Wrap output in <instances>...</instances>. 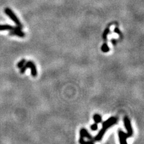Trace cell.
<instances>
[{"mask_svg":"<svg viewBox=\"0 0 144 144\" xmlns=\"http://www.w3.org/2000/svg\"><path fill=\"white\" fill-rule=\"evenodd\" d=\"M4 12L16 24V25L20 27H22V25L21 23H20L19 19H18L17 16H16V14H14L12 10L9 9V8H5L4 9Z\"/></svg>","mask_w":144,"mask_h":144,"instance_id":"cell-2","label":"cell"},{"mask_svg":"<svg viewBox=\"0 0 144 144\" xmlns=\"http://www.w3.org/2000/svg\"><path fill=\"white\" fill-rule=\"evenodd\" d=\"M109 32H110V30L109 28H107L104 30L103 34V38L104 40H107V36H108V35L109 34Z\"/></svg>","mask_w":144,"mask_h":144,"instance_id":"cell-12","label":"cell"},{"mask_svg":"<svg viewBox=\"0 0 144 144\" xmlns=\"http://www.w3.org/2000/svg\"><path fill=\"white\" fill-rule=\"evenodd\" d=\"M26 63V60L25 59H22V60H20L19 63H18L17 67L18 69H20L25 65V64Z\"/></svg>","mask_w":144,"mask_h":144,"instance_id":"cell-13","label":"cell"},{"mask_svg":"<svg viewBox=\"0 0 144 144\" xmlns=\"http://www.w3.org/2000/svg\"><path fill=\"white\" fill-rule=\"evenodd\" d=\"M114 32H116V33H117L119 35H121V32L120 31V30L118 28H115L114 29Z\"/></svg>","mask_w":144,"mask_h":144,"instance_id":"cell-15","label":"cell"},{"mask_svg":"<svg viewBox=\"0 0 144 144\" xmlns=\"http://www.w3.org/2000/svg\"><path fill=\"white\" fill-rule=\"evenodd\" d=\"M117 122V119L115 117H111L103 123V128L108 129Z\"/></svg>","mask_w":144,"mask_h":144,"instance_id":"cell-4","label":"cell"},{"mask_svg":"<svg viewBox=\"0 0 144 144\" xmlns=\"http://www.w3.org/2000/svg\"><path fill=\"white\" fill-rule=\"evenodd\" d=\"M80 132L82 133V134L83 135L84 137H86V138L90 140V141L92 140V136L90 134L89 132H88V131L86 130L85 129H84V128L81 129V130H80Z\"/></svg>","mask_w":144,"mask_h":144,"instance_id":"cell-9","label":"cell"},{"mask_svg":"<svg viewBox=\"0 0 144 144\" xmlns=\"http://www.w3.org/2000/svg\"><path fill=\"white\" fill-rule=\"evenodd\" d=\"M106 131V129L102 128V129L100 130L99 131V132L98 133V134L95 137V138H94V141H100L102 139L103 137V136L104 135V133H105Z\"/></svg>","mask_w":144,"mask_h":144,"instance_id":"cell-8","label":"cell"},{"mask_svg":"<svg viewBox=\"0 0 144 144\" xmlns=\"http://www.w3.org/2000/svg\"><path fill=\"white\" fill-rule=\"evenodd\" d=\"M101 49H102V52H103L104 53L108 52L110 50L109 47L108 46V45H107L106 43H104L103 44V45L102 46V48H101Z\"/></svg>","mask_w":144,"mask_h":144,"instance_id":"cell-11","label":"cell"},{"mask_svg":"<svg viewBox=\"0 0 144 144\" xmlns=\"http://www.w3.org/2000/svg\"><path fill=\"white\" fill-rule=\"evenodd\" d=\"M111 42H112V43L114 45H116V43H117V41L116 40H115V39H112V40H111Z\"/></svg>","mask_w":144,"mask_h":144,"instance_id":"cell-16","label":"cell"},{"mask_svg":"<svg viewBox=\"0 0 144 144\" xmlns=\"http://www.w3.org/2000/svg\"><path fill=\"white\" fill-rule=\"evenodd\" d=\"M118 137L119 140H120V142L121 144H127V139L128 138L129 136L127 133H124L122 130L118 131Z\"/></svg>","mask_w":144,"mask_h":144,"instance_id":"cell-5","label":"cell"},{"mask_svg":"<svg viewBox=\"0 0 144 144\" xmlns=\"http://www.w3.org/2000/svg\"><path fill=\"white\" fill-rule=\"evenodd\" d=\"M97 129H98V125H97V123H95L94 124L91 125V129L92 130L96 131V130H97Z\"/></svg>","mask_w":144,"mask_h":144,"instance_id":"cell-14","label":"cell"},{"mask_svg":"<svg viewBox=\"0 0 144 144\" xmlns=\"http://www.w3.org/2000/svg\"><path fill=\"white\" fill-rule=\"evenodd\" d=\"M93 119H94V122H95L96 123H97V124L100 123L102 121V117H101L99 114H96L94 115Z\"/></svg>","mask_w":144,"mask_h":144,"instance_id":"cell-10","label":"cell"},{"mask_svg":"<svg viewBox=\"0 0 144 144\" xmlns=\"http://www.w3.org/2000/svg\"><path fill=\"white\" fill-rule=\"evenodd\" d=\"M13 30H22L20 26H12L10 25H0V31H12Z\"/></svg>","mask_w":144,"mask_h":144,"instance_id":"cell-6","label":"cell"},{"mask_svg":"<svg viewBox=\"0 0 144 144\" xmlns=\"http://www.w3.org/2000/svg\"><path fill=\"white\" fill-rule=\"evenodd\" d=\"M123 121H124V126L127 130V135H128L129 137H131V136H132L133 132V129L131 125L130 121L129 118L127 117H125L124 118V120Z\"/></svg>","mask_w":144,"mask_h":144,"instance_id":"cell-3","label":"cell"},{"mask_svg":"<svg viewBox=\"0 0 144 144\" xmlns=\"http://www.w3.org/2000/svg\"><path fill=\"white\" fill-rule=\"evenodd\" d=\"M9 36H18L19 37H24L25 36V34L23 31H22L21 30H13L10 31L9 32Z\"/></svg>","mask_w":144,"mask_h":144,"instance_id":"cell-7","label":"cell"},{"mask_svg":"<svg viewBox=\"0 0 144 144\" xmlns=\"http://www.w3.org/2000/svg\"><path fill=\"white\" fill-rule=\"evenodd\" d=\"M29 68H30L31 69V75L32 76H37V71L36 65L31 61H29L28 62L25 63L24 66L20 69V73L21 74H24L26 70L29 69Z\"/></svg>","mask_w":144,"mask_h":144,"instance_id":"cell-1","label":"cell"}]
</instances>
